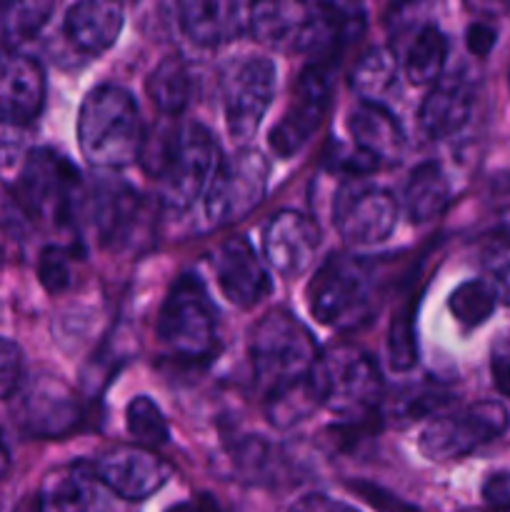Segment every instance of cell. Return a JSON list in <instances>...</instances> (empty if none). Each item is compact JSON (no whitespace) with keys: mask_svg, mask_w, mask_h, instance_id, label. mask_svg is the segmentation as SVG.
<instances>
[{"mask_svg":"<svg viewBox=\"0 0 510 512\" xmlns=\"http://www.w3.org/2000/svg\"><path fill=\"white\" fill-rule=\"evenodd\" d=\"M98 478L125 503L158 493L170 478V465L148 448H115L93 463Z\"/></svg>","mask_w":510,"mask_h":512,"instance_id":"15","label":"cell"},{"mask_svg":"<svg viewBox=\"0 0 510 512\" xmlns=\"http://www.w3.org/2000/svg\"><path fill=\"white\" fill-rule=\"evenodd\" d=\"M313 385L318 403L350 423L370 418L383 398L378 365L365 350L353 345H338L318 355Z\"/></svg>","mask_w":510,"mask_h":512,"instance_id":"5","label":"cell"},{"mask_svg":"<svg viewBox=\"0 0 510 512\" xmlns=\"http://www.w3.org/2000/svg\"><path fill=\"white\" fill-rule=\"evenodd\" d=\"M348 130L353 135V145L375 158L378 163L395 160L405 148V133L395 115L380 103L360 100L358 108L350 113Z\"/></svg>","mask_w":510,"mask_h":512,"instance_id":"22","label":"cell"},{"mask_svg":"<svg viewBox=\"0 0 510 512\" xmlns=\"http://www.w3.org/2000/svg\"><path fill=\"white\" fill-rule=\"evenodd\" d=\"M488 283H490V288H493L498 303L510 305V258L500 260L498 265H493Z\"/></svg>","mask_w":510,"mask_h":512,"instance_id":"40","label":"cell"},{"mask_svg":"<svg viewBox=\"0 0 510 512\" xmlns=\"http://www.w3.org/2000/svg\"><path fill=\"white\" fill-rule=\"evenodd\" d=\"M93 465L73 463L53 470L43 480L35 512H128Z\"/></svg>","mask_w":510,"mask_h":512,"instance_id":"13","label":"cell"},{"mask_svg":"<svg viewBox=\"0 0 510 512\" xmlns=\"http://www.w3.org/2000/svg\"><path fill=\"white\" fill-rule=\"evenodd\" d=\"M495 305H498V298H495L488 280H468V283L458 285L448 298L453 318L468 330L483 325L493 315Z\"/></svg>","mask_w":510,"mask_h":512,"instance_id":"30","label":"cell"},{"mask_svg":"<svg viewBox=\"0 0 510 512\" xmlns=\"http://www.w3.org/2000/svg\"><path fill=\"white\" fill-rule=\"evenodd\" d=\"M318 245V225L298 210H280L263 230V253L280 275H300L308 270Z\"/></svg>","mask_w":510,"mask_h":512,"instance_id":"20","label":"cell"},{"mask_svg":"<svg viewBox=\"0 0 510 512\" xmlns=\"http://www.w3.org/2000/svg\"><path fill=\"white\" fill-rule=\"evenodd\" d=\"M78 143L93 168L118 170L143 153V125L133 95L120 85H98L78 115Z\"/></svg>","mask_w":510,"mask_h":512,"instance_id":"1","label":"cell"},{"mask_svg":"<svg viewBox=\"0 0 510 512\" xmlns=\"http://www.w3.org/2000/svg\"><path fill=\"white\" fill-rule=\"evenodd\" d=\"M270 165L258 150H238L228 160H220L213 180L203 195L205 218L215 228H228L248 218L265 198Z\"/></svg>","mask_w":510,"mask_h":512,"instance_id":"7","label":"cell"},{"mask_svg":"<svg viewBox=\"0 0 510 512\" xmlns=\"http://www.w3.org/2000/svg\"><path fill=\"white\" fill-rule=\"evenodd\" d=\"M448 58V40L435 25H423L415 33L405 55V75L415 85H430L440 78Z\"/></svg>","mask_w":510,"mask_h":512,"instance_id":"27","label":"cell"},{"mask_svg":"<svg viewBox=\"0 0 510 512\" xmlns=\"http://www.w3.org/2000/svg\"><path fill=\"white\" fill-rule=\"evenodd\" d=\"M378 278L373 263L350 255H330L308 285V308L318 323L335 330L363 325L375 310Z\"/></svg>","mask_w":510,"mask_h":512,"instance_id":"4","label":"cell"},{"mask_svg":"<svg viewBox=\"0 0 510 512\" xmlns=\"http://www.w3.org/2000/svg\"><path fill=\"white\" fill-rule=\"evenodd\" d=\"M333 220L348 245L383 243L398 223V203L378 185L345 183L335 198Z\"/></svg>","mask_w":510,"mask_h":512,"instance_id":"12","label":"cell"},{"mask_svg":"<svg viewBox=\"0 0 510 512\" xmlns=\"http://www.w3.org/2000/svg\"><path fill=\"white\" fill-rule=\"evenodd\" d=\"M465 512H510V510H493V508H483V510H465Z\"/></svg>","mask_w":510,"mask_h":512,"instance_id":"46","label":"cell"},{"mask_svg":"<svg viewBox=\"0 0 510 512\" xmlns=\"http://www.w3.org/2000/svg\"><path fill=\"white\" fill-rule=\"evenodd\" d=\"M288 512H358V510H355L353 505L328 498V495L313 493V495H305V498L295 500L293 508H290Z\"/></svg>","mask_w":510,"mask_h":512,"instance_id":"38","label":"cell"},{"mask_svg":"<svg viewBox=\"0 0 510 512\" xmlns=\"http://www.w3.org/2000/svg\"><path fill=\"white\" fill-rule=\"evenodd\" d=\"M495 45V30L485 23L470 25L468 30V48L475 55H488Z\"/></svg>","mask_w":510,"mask_h":512,"instance_id":"41","label":"cell"},{"mask_svg":"<svg viewBox=\"0 0 510 512\" xmlns=\"http://www.w3.org/2000/svg\"><path fill=\"white\" fill-rule=\"evenodd\" d=\"M395 75H398L395 53L383 45H375L358 58L353 73H350V85L360 95V100L378 103V98H383L390 85L395 83Z\"/></svg>","mask_w":510,"mask_h":512,"instance_id":"28","label":"cell"},{"mask_svg":"<svg viewBox=\"0 0 510 512\" xmlns=\"http://www.w3.org/2000/svg\"><path fill=\"white\" fill-rule=\"evenodd\" d=\"M55 0H0V58L33 38L53 13Z\"/></svg>","mask_w":510,"mask_h":512,"instance_id":"25","label":"cell"},{"mask_svg":"<svg viewBox=\"0 0 510 512\" xmlns=\"http://www.w3.org/2000/svg\"><path fill=\"white\" fill-rule=\"evenodd\" d=\"M465 5L478 15L510 13V0H465Z\"/></svg>","mask_w":510,"mask_h":512,"instance_id":"43","label":"cell"},{"mask_svg":"<svg viewBox=\"0 0 510 512\" xmlns=\"http://www.w3.org/2000/svg\"><path fill=\"white\" fill-rule=\"evenodd\" d=\"M508 410L495 400L468 405L450 415H435L420 433L418 448L423 458L443 463V460L463 458L508 430Z\"/></svg>","mask_w":510,"mask_h":512,"instance_id":"8","label":"cell"},{"mask_svg":"<svg viewBox=\"0 0 510 512\" xmlns=\"http://www.w3.org/2000/svg\"><path fill=\"white\" fill-rule=\"evenodd\" d=\"M38 275L40 283L48 293L58 295L63 290L70 288L73 283V260H70V253L63 248H48L43 250L38 263Z\"/></svg>","mask_w":510,"mask_h":512,"instance_id":"33","label":"cell"},{"mask_svg":"<svg viewBox=\"0 0 510 512\" xmlns=\"http://www.w3.org/2000/svg\"><path fill=\"white\" fill-rule=\"evenodd\" d=\"M473 93L460 80H445L425 95L418 110L420 133L430 140H443L458 133L470 118Z\"/></svg>","mask_w":510,"mask_h":512,"instance_id":"23","label":"cell"},{"mask_svg":"<svg viewBox=\"0 0 510 512\" xmlns=\"http://www.w3.org/2000/svg\"><path fill=\"white\" fill-rule=\"evenodd\" d=\"M220 293L238 308H253L270 293V275L245 238H230L213 253Z\"/></svg>","mask_w":510,"mask_h":512,"instance_id":"19","label":"cell"},{"mask_svg":"<svg viewBox=\"0 0 510 512\" xmlns=\"http://www.w3.org/2000/svg\"><path fill=\"white\" fill-rule=\"evenodd\" d=\"M275 83L278 73L273 60L248 55L230 65L223 80V95L225 123L233 138L245 140L258 130L260 120L273 103Z\"/></svg>","mask_w":510,"mask_h":512,"instance_id":"11","label":"cell"},{"mask_svg":"<svg viewBox=\"0 0 510 512\" xmlns=\"http://www.w3.org/2000/svg\"><path fill=\"white\" fill-rule=\"evenodd\" d=\"M483 500L493 510H510V473L508 470H495L483 483Z\"/></svg>","mask_w":510,"mask_h":512,"instance_id":"37","label":"cell"},{"mask_svg":"<svg viewBox=\"0 0 510 512\" xmlns=\"http://www.w3.org/2000/svg\"><path fill=\"white\" fill-rule=\"evenodd\" d=\"M328 163L330 168L338 170V173L350 175V178H360V175L373 173V170L380 165L378 160L370 158L368 153H363V150L355 148V145L353 148H343V145H338V148L328 155Z\"/></svg>","mask_w":510,"mask_h":512,"instance_id":"36","label":"cell"},{"mask_svg":"<svg viewBox=\"0 0 510 512\" xmlns=\"http://www.w3.org/2000/svg\"><path fill=\"white\" fill-rule=\"evenodd\" d=\"M168 512H223V508H220V503L213 498V495L203 493V495H193V498L185 500V503H178Z\"/></svg>","mask_w":510,"mask_h":512,"instance_id":"42","label":"cell"},{"mask_svg":"<svg viewBox=\"0 0 510 512\" xmlns=\"http://www.w3.org/2000/svg\"><path fill=\"white\" fill-rule=\"evenodd\" d=\"M218 165L220 148L213 133L198 123H185L160 143L158 158H153L148 170L163 203L190 208L205 195Z\"/></svg>","mask_w":510,"mask_h":512,"instance_id":"3","label":"cell"},{"mask_svg":"<svg viewBox=\"0 0 510 512\" xmlns=\"http://www.w3.org/2000/svg\"><path fill=\"white\" fill-rule=\"evenodd\" d=\"M123 0H78L65 15V35L88 55H100L118 40L123 30Z\"/></svg>","mask_w":510,"mask_h":512,"instance_id":"21","label":"cell"},{"mask_svg":"<svg viewBox=\"0 0 510 512\" xmlns=\"http://www.w3.org/2000/svg\"><path fill=\"white\" fill-rule=\"evenodd\" d=\"M310 3H355V0H310Z\"/></svg>","mask_w":510,"mask_h":512,"instance_id":"45","label":"cell"},{"mask_svg":"<svg viewBox=\"0 0 510 512\" xmlns=\"http://www.w3.org/2000/svg\"><path fill=\"white\" fill-rule=\"evenodd\" d=\"M255 0H180V28L203 48L238 40L250 33Z\"/></svg>","mask_w":510,"mask_h":512,"instance_id":"18","label":"cell"},{"mask_svg":"<svg viewBox=\"0 0 510 512\" xmlns=\"http://www.w3.org/2000/svg\"><path fill=\"white\" fill-rule=\"evenodd\" d=\"M330 93H333V63L313 60L300 73L293 105L270 130L268 143L278 158H293L308 145L318 125L323 123L325 110L330 105Z\"/></svg>","mask_w":510,"mask_h":512,"instance_id":"10","label":"cell"},{"mask_svg":"<svg viewBox=\"0 0 510 512\" xmlns=\"http://www.w3.org/2000/svg\"><path fill=\"white\" fill-rule=\"evenodd\" d=\"M138 195L123 183H105L93 190L90 203V225L100 235L103 243H118L125 240L130 228L138 220Z\"/></svg>","mask_w":510,"mask_h":512,"instance_id":"24","label":"cell"},{"mask_svg":"<svg viewBox=\"0 0 510 512\" xmlns=\"http://www.w3.org/2000/svg\"><path fill=\"white\" fill-rule=\"evenodd\" d=\"M215 308L198 275H180L158 315V340L178 360H203L215 348Z\"/></svg>","mask_w":510,"mask_h":512,"instance_id":"6","label":"cell"},{"mask_svg":"<svg viewBox=\"0 0 510 512\" xmlns=\"http://www.w3.org/2000/svg\"><path fill=\"white\" fill-rule=\"evenodd\" d=\"M15 418L35 438H63L78 428L83 410L68 385L55 378H40L23 390Z\"/></svg>","mask_w":510,"mask_h":512,"instance_id":"14","label":"cell"},{"mask_svg":"<svg viewBox=\"0 0 510 512\" xmlns=\"http://www.w3.org/2000/svg\"><path fill=\"white\" fill-rule=\"evenodd\" d=\"M5 470H8V453H5V448L0 445V475H3Z\"/></svg>","mask_w":510,"mask_h":512,"instance_id":"44","label":"cell"},{"mask_svg":"<svg viewBox=\"0 0 510 512\" xmlns=\"http://www.w3.org/2000/svg\"><path fill=\"white\" fill-rule=\"evenodd\" d=\"M390 365L395 370H410L418 363V345H415V320L413 310L403 308L390 325Z\"/></svg>","mask_w":510,"mask_h":512,"instance_id":"32","label":"cell"},{"mask_svg":"<svg viewBox=\"0 0 510 512\" xmlns=\"http://www.w3.org/2000/svg\"><path fill=\"white\" fill-rule=\"evenodd\" d=\"M148 93L163 115L183 113L190 100V73L180 58L160 60L148 78Z\"/></svg>","mask_w":510,"mask_h":512,"instance_id":"29","label":"cell"},{"mask_svg":"<svg viewBox=\"0 0 510 512\" xmlns=\"http://www.w3.org/2000/svg\"><path fill=\"white\" fill-rule=\"evenodd\" d=\"M350 490H353L360 500H365V503H368L375 512H418L415 505L405 503L403 498L393 495L390 490L380 488V485H373V483H365V480H355V483H350Z\"/></svg>","mask_w":510,"mask_h":512,"instance_id":"34","label":"cell"},{"mask_svg":"<svg viewBox=\"0 0 510 512\" xmlns=\"http://www.w3.org/2000/svg\"><path fill=\"white\" fill-rule=\"evenodd\" d=\"M450 198V185L440 165L423 163L410 173L405 185V210L415 223H428L443 213Z\"/></svg>","mask_w":510,"mask_h":512,"instance_id":"26","label":"cell"},{"mask_svg":"<svg viewBox=\"0 0 510 512\" xmlns=\"http://www.w3.org/2000/svg\"><path fill=\"white\" fill-rule=\"evenodd\" d=\"M490 365H493V380L498 390L510 398V338L493 350V363Z\"/></svg>","mask_w":510,"mask_h":512,"instance_id":"39","label":"cell"},{"mask_svg":"<svg viewBox=\"0 0 510 512\" xmlns=\"http://www.w3.org/2000/svg\"><path fill=\"white\" fill-rule=\"evenodd\" d=\"M313 25L315 3L310 0H255L250 15V35L288 53H308Z\"/></svg>","mask_w":510,"mask_h":512,"instance_id":"17","label":"cell"},{"mask_svg":"<svg viewBox=\"0 0 510 512\" xmlns=\"http://www.w3.org/2000/svg\"><path fill=\"white\" fill-rule=\"evenodd\" d=\"M78 188V170L63 155L33 150L25 158L15 193L33 218L68 220L78 205Z\"/></svg>","mask_w":510,"mask_h":512,"instance_id":"9","label":"cell"},{"mask_svg":"<svg viewBox=\"0 0 510 512\" xmlns=\"http://www.w3.org/2000/svg\"><path fill=\"white\" fill-rule=\"evenodd\" d=\"M250 353L265 400L313 383L318 348L308 328L288 310H273L255 325Z\"/></svg>","mask_w":510,"mask_h":512,"instance_id":"2","label":"cell"},{"mask_svg":"<svg viewBox=\"0 0 510 512\" xmlns=\"http://www.w3.org/2000/svg\"><path fill=\"white\" fill-rule=\"evenodd\" d=\"M45 103L43 65L23 53L0 58V125L25 130Z\"/></svg>","mask_w":510,"mask_h":512,"instance_id":"16","label":"cell"},{"mask_svg":"<svg viewBox=\"0 0 510 512\" xmlns=\"http://www.w3.org/2000/svg\"><path fill=\"white\" fill-rule=\"evenodd\" d=\"M508 85H510V73H508Z\"/></svg>","mask_w":510,"mask_h":512,"instance_id":"47","label":"cell"},{"mask_svg":"<svg viewBox=\"0 0 510 512\" xmlns=\"http://www.w3.org/2000/svg\"><path fill=\"white\" fill-rule=\"evenodd\" d=\"M125 428L140 448H160L168 443L170 430L163 413L148 395H138L125 408Z\"/></svg>","mask_w":510,"mask_h":512,"instance_id":"31","label":"cell"},{"mask_svg":"<svg viewBox=\"0 0 510 512\" xmlns=\"http://www.w3.org/2000/svg\"><path fill=\"white\" fill-rule=\"evenodd\" d=\"M20 378H23V358L15 343L0 338V400L18 393Z\"/></svg>","mask_w":510,"mask_h":512,"instance_id":"35","label":"cell"}]
</instances>
